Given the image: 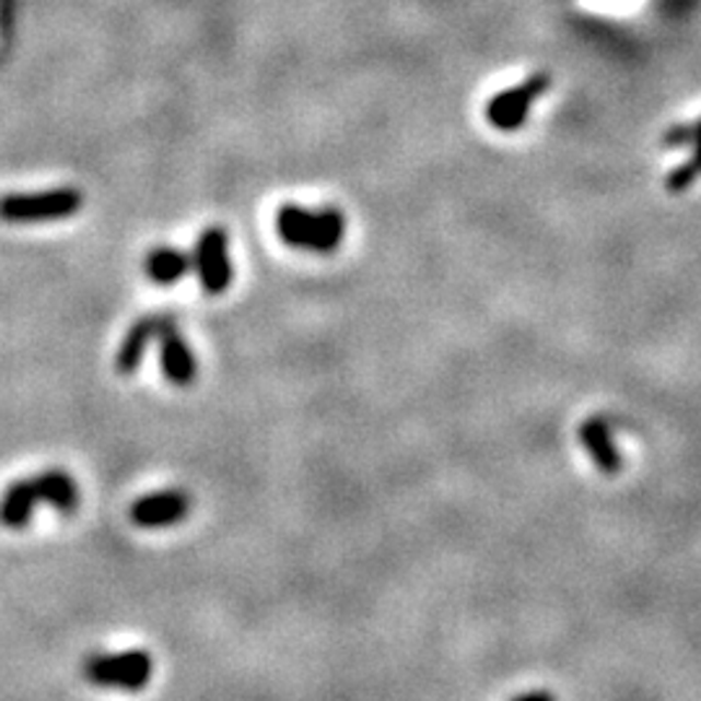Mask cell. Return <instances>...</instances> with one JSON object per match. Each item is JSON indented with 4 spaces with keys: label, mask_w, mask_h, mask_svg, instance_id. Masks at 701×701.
<instances>
[{
    "label": "cell",
    "mask_w": 701,
    "mask_h": 701,
    "mask_svg": "<svg viewBox=\"0 0 701 701\" xmlns=\"http://www.w3.org/2000/svg\"><path fill=\"white\" fill-rule=\"evenodd\" d=\"M276 232L291 247L332 253L346 234L343 213L338 208L309 211L302 206H281L276 213Z\"/></svg>",
    "instance_id": "obj_1"
},
{
    "label": "cell",
    "mask_w": 701,
    "mask_h": 701,
    "mask_svg": "<svg viewBox=\"0 0 701 701\" xmlns=\"http://www.w3.org/2000/svg\"><path fill=\"white\" fill-rule=\"evenodd\" d=\"M154 676V661L145 650L107 652V655H92L83 663V678L102 689L141 691Z\"/></svg>",
    "instance_id": "obj_2"
},
{
    "label": "cell",
    "mask_w": 701,
    "mask_h": 701,
    "mask_svg": "<svg viewBox=\"0 0 701 701\" xmlns=\"http://www.w3.org/2000/svg\"><path fill=\"white\" fill-rule=\"evenodd\" d=\"M83 196L75 187H55L42 192H16L0 198V219L11 224H37V221H58L81 211Z\"/></svg>",
    "instance_id": "obj_3"
},
{
    "label": "cell",
    "mask_w": 701,
    "mask_h": 701,
    "mask_svg": "<svg viewBox=\"0 0 701 701\" xmlns=\"http://www.w3.org/2000/svg\"><path fill=\"white\" fill-rule=\"evenodd\" d=\"M196 266L200 283L208 294H224L232 283V260H229V239L224 229L211 226L200 234Z\"/></svg>",
    "instance_id": "obj_4"
},
{
    "label": "cell",
    "mask_w": 701,
    "mask_h": 701,
    "mask_svg": "<svg viewBox=\"0 0 701 701\" xmlns=\"http://www.w3.org/2000/svg\"><path fill=\"white\" fill-rule=\"evenodd\" d=\"M192 510L190 494L183 489H164L138 496L130 504V523L138 527H170L187 519Z\"/></svg>",
    "instance_id": "obj_5"
},
{
    "label": "cell",
    "mask_w": 701,
    "mask_h": 701,
    "mask_svg": "<svg viewBox=\"0 0 701 701\" xmlns=\"http://www.w3.org/2000/svg\"><path fill=\"white\" fill-rule=\"evenodd\" d=\"M159 357H162L164 377L177 387L192 385L198 377V361L185 336L177 330L175 320L166 323V328L159 336Z\"/></svg>",
    "instance_id": "obj_6"
},
{
    "label": "cell",
    "mask_w": 701,
    "mask_h": 701,
    "mask_svg": "<svg viewBox=\"0 0 701 701\" xmlns=\"http://www.w3.org/2000/svg\"><path fill=\"white\" fill-rule=\"evenodd\" d=\"M170 320H175V317L149 315L130 325V330L125 332V338L120 341V349L115 353V370L120 374H133L141 366L145 351H149V343L159 341V336H162V330Z\"/></svg>",
    "instance_id": "obj_7"
},
{
    "label": "cell",
    "mask_w": 701,
    "mask_h": 701,
    "mask_svg": "<svg viewBox=\"0 0 701 701\" xmlns=\"http://www.w3.org/2000/svg\"><path fill=\"white\" fill-rule=\"evenodd\" d=\"M544 79H533L517 89H506V92L499 94L496 100H491L489 107H486L489 122L496 125L499 130H512L517 128V125H523L527 107H530L533 100L544 92Z\"/></svg>",
    "instance_id": "obj_8"
},
{
    "label": "cell",
    "mask_w": 701,
    "mask_h": 701,
    "mask_svg": "<svg viewBox=\"0 0 701 701\" xmlns=\"http://www.w3.org/2000/svg\"><path fill=\"white\" fill-rule=\"evenodd\" d=\"M34 486V494H37L39 502L50 504L52 510H58L60 515H73L81 504V491L79 483L73 481L71 474L60 468L42 470V474L30 478Z\"/></svg>",
    "instance_id": "obj_9"
},
{
    "label": "cell",
    "mask_w": 701,
    "mask_h": 701,
    "mask_svg": "<svg viewBox=\"0 0 701 701\" xmlns=\"http://www.w3.org/2000/svg\"><path fill=\"white\" fill-rule=\"evenodd\" d=\"M37 504L39 499L34 494V486L30 478L11 483L9 489H5V494L0 496V525L11 527V530H21V527L32 523Z\"/></svg>",
    "instance_id": "obj_10"
},
{
    "label": "cell",
    "mask_w": 701,
    "mask_h": 701,
    "mask_svg": "<svg viewBox=\"0 0 701 701\" xmlns=\"http://www.w3.org/2000/svg\"><path fill=\"white\" fill-rule=\"evenodd\" d=\"M190 255L179 253L175 247H156L154 253L145 258V273L159 287H172L190 270Z\"/></svg>",
    "instance_id": "obj_11"
},
{
    "label": "cell",
    "mask_w": 701,
    "mask_h": 701,
    "mask_svg": "<svg viewBox=\"0 0 701 701\" xmlns=\"http://www.w3.org/2000/svg\"><path fill=\"white\" fill-rule=\"evenodd\" d=\"M673 141H684V143H689L693 145V151H691V162L681 166V170H676L673 172V187H686L693 179V175H699L701 172V120L693 125V128L689 130H678V133H673Z\"/></svg>",
    "instance_id": "obj_12"
}]
</instances>
